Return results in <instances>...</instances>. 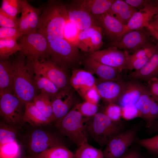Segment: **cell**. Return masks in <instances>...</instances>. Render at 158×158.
<instances>
[{
	"mask_svg": "<svg viewBox=\"0 0 158 158\" xmlns=\"http://www.w3.org/2000/svg\"><path fill=\"white\" fill-rule=\"evenodd\" d=\"M41 11L37 30L47 40L64 39V29L68 19L67 4L60 1L49 0Z\"/></svg>",
	"mask_w": 158,
	"mask_h": 158,
	"instance_id": "cell-1",
	"label": "cell"
},
{
	"mask_svg": "<svg viewBox=\"0 0 158 158\" xmlns=\"http://www.w3.org/2000/svg\"><path fill=\"white\" fill-rule=\"evenodd\" d=\"M13 71V93L25 105L37 95L34 74L25 57L19 52L12 62Z\"/></svg>",
	"mask_w": 158,
	"mask_h": 158,
	"instance_id": "cell-2",
	"label": "cell"
},
{
	"mask_svg": "<svg viewBox=\"0 0 158 158\" xmlns=\"http://www.w3.org/2000/svg\"><path fill=\"white\" fill-rule=\"evenodd\" d=\"M86 126L88 135L102 147L123 132L124 127L121 121H114L103 112H97L93 117L87 118Z\"/></svg>",
	"mask_w": 158,
	"mask_h": 158,
	"instance_id": "cell-3",
	"label": "cell"
},
{
	"mask_svg": "<svg viewBox=\"0 0 158 158\" xmlns=\"http://www.w3.org/2000/svg\"><path fill=\"white\" fill-rule=\"evenodd\" d=\"M87 118L82 115L75 105L64 117L55 122V127L78 147L88 142Z\"/></svg>",
	"mask_w": 158,
	"mask_h": 158,
	"instance_id": "cell-4",
	"label": "cell"
},
{
	"mask_svg": "<svg viewBox=\"0 0 158 158\" xmlns=\"http://www.w3.org/2000/svg\"><path fill=\"white\" fill-rule=\"evenodd\" d=\"M48 41V57L52 61L67 70L79 63L80 55L77 46L70 44L64 39Z\"/></svg>",
	"mask_w": 158,
	"mask_h": 158,
	"instance_id": "cell-5",
	"label": "cell"
},
{
	"mask_svg": "<svg viewBox=\"0 0 158 158\" xmlns=\"http://www.w3.org/2000/svg\"><path fill=\"white\" fill-rule=\"evenodd\" d=\"M28 62L34 73L47 78L60 90L72 88L67 70L51 59H37Z\"/></svg>",
	"mask_w": 158,
	"mask_h": 158,
	"instance_id": "cell-6",
	"label": "cell"
},
{
	"mask_svg": "<svg viewBox=\"0 0 158 158\" xmlns=\"http://www.w3.org/2000/svg\"><path fill=\"white\" fill-rule=\"evenodd\" d=\"M19 52L28 62L48 57L49 45L46 37L37 30L23 34L19 40Z\"/></svg>",
	"mask_w": 158,
	"mask_h": 158,
	"instance_id": "cell-7",
	"label": "cell"
},
{
	"mask_svg": "<svg viewBox=\"0 0 158 158\" xmlns=\"http://www.w3.org/2000/svg\"><path fill=\"white\" fill-rule=\"evenodd\" d=\"M25 105L13 93H0V115L5 122L18 126L23 123Z\"/></svg>",
	"mask_w": 158,
	"mask_h": 158,
	"instance_id": "cell-8",
	"label": "cell"
},
{
	"mask_svg": "<svg viewBox=\"0 0 158 158\" xmlns=\"http://www.w3.org/2000/svg\"><path fill=\"white\" fill-rule=\"evenodd\" d=\"M129 54L127 51H121L115 47L109 46L103 50L86 53V55L87 57L117 68L122 72L124 70L127 69Z\"/></svg>",
	"mask_w": 158,
	"mask_h": 158,
	"instance_id": "cell-9",
	"label": "cell"
},
{
	"mask_svg": "<svg viewBox=\"0 0 158 158\" xmlns=\"http://www.w3.org/2000/svg\"><path fill=\"white\" fill-rule=\"evenodd\" d=\"M151 35L148 30L144 28L127 32L118 40L110 43L109 46L127 51L129 53L133 52V54L151 43Z\"/></svg>",
	"mask_w": 158,
	"mask_h": 158,
	"instance_id": "cell-10",
	"label": "cell"
},
{
	"mask_svg": "<svg viewBox=\"0 0 158 158\" xmlns=\"http://www.w3.org/2000/svg\"><path fill=\"white\" fill-rule=\"evenodd\" d=\"M138 128H133L115 136L107 143L103 151L104 158H119L127 152L135 138Z\"/></svg>",
	"mask_w": 158,
	"mask_h": 158,
	"instance_id": "cell-11",
	"label": "cell"
},
{
	"mask_svg": "<svg viewBox=\"0 0 158 158\" xmlns=\"http://www.w3.org/2000/svg\"><path fill=\"white\" fill-rule=\"evenodd\" d=\"M27 142L30 150L37 155L49 148L63 145L57 136L41 129L32 131L29 135Z\"/></svg>",
	"mask_w": 158,
	"mask_h": 158,
	"instance_id": "cell-12",
	"label": "cell"
},
{
	"mask_svg": "<svg viewBox=\"0 0 158 158\" xmlns=\"http://www.w3.org/2000/svg\"><path fill=\"white\" fill-rule=\"evenodd\" d=\"M127 81L122 78L114 80H96V87L100 98L108 104L116 103L121 97Z\"/></svg>",
	"mask_w": 158,
	"mask_h": 158,
	"instance_id": "cell-13",
	"label": "cell"
},
{
	"mask_svg": "<svg viewBox=\"0 0 158 158\" xmlns=\"http://www.w3.org/2000/svg\"><path fill=\"white\" fill-rule=\"evenodd\" d=\"M102 34L98 25L80 31L77 45L78 48L86 53L99 50L103 44Z\"/></svg>",
	"mask_w": 158,
	"mask_h": 158,
	"instance_id": "cell-14",
	"label": "cell"
},
{
	"mask_svg": "<svg viewBox=\"0 0 158 158\" xmlns=\"http://www.w3.org/2000/svg\"><path fill=\"white\" fill-rule=\"evenodd\" d=\"M21 15L19 29L24 34L37 31L38 29L41 10L30 5L27 1L22 0Z\"/></svg>",
	"mask_w": 158,
	"mask_h": 158,
	"instance_id": "cell-15",
	"label": "cell"
},
{
	"mask_svg": "<svg viewBox=\"0 0 158 158\" xmlns=\"http://www.w3.org/2000/svg\"><path fill=\"white\" fill-rule=\"evenodd\" d=\"M95 17L102 33L111 42L118 40L126 33V25L107 12Z\"/></svg>",
	"mask_w": 158,
	"mask_h": 158,
	"instance_id": "cell-16",
	"label": "cell"
},
{
	"mask_svg": "<svg viewBox=\"0 0 158 158\" xmlns=\"http://www.w3.org/2000/svg\"><path fill=\"white\" fill-rule=\"evenodd\" d=\"M72 89L60 90L51 98L55 122L64 117L74 106Z\"/></svg>",
	"mask_w": 158,
	"mask_h": 158,
	"instance_id": "cell-17",
	"label": "cell"
},
{
	"mask_svg": "<svg viewBox=\"0 0 158 158\" xmlns=\"http://www.w3.org/2000/svg\"><path fill=\"white\" fill-rule=\"evenodd\" d=\"M67 11L69 20L80 31L98 25L96 17L80 7L70 3L67 4Z\"/></svg>",
	"mask_w": 158,
	"mask_h": 158,
	"instance_id": "cell-18",
	"label": "cell"
},
{
	"mask_svg": "<svg viewBox=\"0 0 158 158\" xmlns=\"http://www.w3.org/2000/svg\"><path fill=\"white\" fill-rule=\"evenodd\" d=\"M96 81L92 74L81 69L73 70L70 79L71 87L82 97L88 90L96 87Z\"/></svg>",
	"mask_w": 158,
	"mask_h": 158,
	"instance_id": "cell-19",
	"label": "cell"
},
{
	"mask_svg": "<svg viewBox=\"0 0 158 158\" xmlns=\"http://www.w3.org/2000/svg\"><path fill=\"white\" fill-rule=\"evenodd\" d=\"M85 70L96 75L99 79L104 80H114L121 78V71L119 70L102 63L87 57L84 60Z\"/></svg>",
	"mask_w": 158,
	"mask_h": 158,
	"instance_id": "cell-20",
	"label": "cell"
},
{
	"mask_svg": "<svg viewBox=\"0 0 158 158\" xmlns=\"http://www.w3.org/2000/svg\"><path fill=\"white\" fill-rule=\"evenodd\" d=\"M156 14L155 1H152L145 8L137 11L133 14L126 25V33L146 28L153 17Z\"/></svg>",
	"mask_w": 158,
	"mask_h": 158,
	"instance_id": "cell-21",
	"label": "cell"
},
{
	"mask_svg": "<svg viewBox=\"0 0 158 158\" xmlns=\"http://www.w3.org/2000/svg\"><path fill=\"white\" fill-rule=\"evenodd\" d=\"M147 90L146 86L137 80L133 79L127 81L125 88L116 104L121 108L135 105Z\"/></svg>",
	"mask_w": 158,
	"mask_h": 158,
	"instance_id": "cell-22",
	"label": "cell"
},
{
	"mask_svg": "<svg viewBox=\"0 0 158 158\" xmlns=\"http://www.w3.org/2000/svg\"><path fill=\"white\" fill-rule=\"evenodd\" d=\"M128 77L132 79L147 82L152 78H158V48L142 67L131 72Z\"/></svg>",
	"mask_w": 158,
	"mask_h": 158,
	"instance_id": "cell-23",
	"label": "cell"
},
{
	"mask_svg": "<svg viewBox=\"0 0 158 158\" xmlns=\"http://www.w3.org/2000/svg\"><path fill=\"white\" fill-rule=\"evenodd\" d=\"M115 0H74L71 4L80 7L96 17L107 13Z\"/></svg>",
	"mask_w": 158,
	"mask_h": 158,
	"instance_id": "cell-24",
	"label": "cell"
},
{
	"mask_svg": "<svg viewBox=\"0 0 158 158\" xmlns=\"http://www.w3.org/2000/svg\"><path fill=\"white\" fill-rule=\"evenodd\" d=\"M137 10L126 3L124 0H115L107 12L126 25Z\"/></svg>",
	"mask_w": 158,
	"mask_h": 158,
	"instance_id": "cell-25",
	"label": "cell"
},
{
	"mask_svg": "<svg viewBox=\"0 0 158 158\" xmlns=\"http://www.w3.org/2000/svg\"><path fill=\"white\" fill-rule=\"evenodd\" d=\"M0 60V93H13L14 75L12 62L8 59Z\"/></svg>",
	"mask_w": 158,
	"mask_h": 158,
	"instance_id": "cell-26",
	"label": "cell"
},
{
	"mask_svg": "<svg viewBox=\"0 0 158 158\" xmlns=\"http://www.w3.org/2000/svg\"><path fill=\"white\" fill-rule=\"evenodd\" d=\"M25 123L37 126L48 125L52 122L44 116L32 101L25 104L23 123Z\"/></svg>",
	"mask_w": 158,
	"mask_h": 158,
	"instance_id": "cell-27",
	"label": "cell"
},
{
	"mask_svg": "<svg viewBox=\"0 0 158 158\" xmlns=\"http://www.w3.org/2000/svg\"><path fill=\"white\" fill-rule=\"evenodd\" d=\"M154 100L147 89L135 104L138 112V117L145 121L146 123V126L147 128L150 127V113Z\"/></svg>",
	"mask_w": 158,
	"mask_h": 158,
	"instance_id": "cell-28",
	"label": "cell"
},
{
	"mask_svg": "<svg viewBox=\"0 0 158 158\" xmlns=\"http://www.w3.org/2000/svg\"><path fill=\"white\" fill-rule=\"evenodd\" d=\"M32 102L45 116L51 122H55L51 98L48 95L40 93L35 97Z\"/></svg>",
	"mask_w": 158,
	"mask_h": 158,
	"instance_id": "cell-29",
	"label": "cell"
},
{
	"mask_svg": "<svg viewBox=\"0 0 158 158\" xmlns=\"http://www.w3.org/2000/svg\"><path fill=\"white\" fill-rule=\"evenodd\" d=\"M34 74V80L37 91L48 95L51 98L60 90L48 79L38 74Z\"/></svg>",
	"mask_w": 158,
	"mask_h": 158,
	"instance_id": "cell-30",
	"label": "cell"
},
{
	"mask_svg": "<svg viewBox=\"0 0 158 158\" xmlns=\"http://www.w3.org/2000/svg\"><path fill=\"white\" fill-rule=\"evenodd\" d=\"M18 126L5 121H0V145L17 141L19 133Z\"/></svg>",
	"mask_w": 158,
	"mask_h": 158,
	"instance_id": "cell-31",
	"label": "cell"
},
{
	"mask_svg": "<svg viewBox=\"0 0 158 158\" xmlns=\"http://www.w3.org/2000/svg\"><path fill=\"white\" fill-rule=\"evenodd\" d=\"M35 158H75V154L61 145L47 150L36 155Z\"/></svg>",
	"mask_w": 158,
	"mask_h": 158,
	"instance_id": "cell-32",
	"label": "cell"
},
{
	"mask_svg": "<svg viewBox=\"0 0 158 158\" xmlns=\"http://www.w3.org/2000/svg\"><path fill=\"white\" fill-rule=\"evenodd\" d=\"M20 50V47L16 40L0 39V59H8L10 56Z\"/></svg>",
	"mask_w": 158,
	"mask_h": 158,
	"instance_id": "cell-33",
	"label": "cell"
},
{
	"mask_svg": "<svg viewBox=\"0 0 158 158\" xmlns=\"http://www.w3.org/2000/svg\"><path fill=\"white\" fill-rule=\"evenodd\" d=\"M74 154L75 158H104L103 152L88 142L78 147Z\"/></svg>",
	"mask_w": 158,
	"mask_h": 158,
	"instance_id": "cell-34",
	"label": "cell"
},
{
	"mask_svg": "<svg viewBox=\"0 0 158 158\" xmlns=\"http://www.w3.org/2000/svg\"><path fill=\"white\" fill-rule=\"evenodd\" d=\"M20 145L17 141L0 145V158H19Z\"/></svg>",
	"mask_w": 158,
	"mask_h": 158,
	"instance_id": "cell-35",
	"label": "cell"
},
{
	"mask_svg": "<svg viewBox=\"0 0 158 158\" xmlns=\"http://www.w3.org/2000/svg\"><path fill=\"white\" fill-rule=\"evenodd\" d=\"M22 0H3L1 8L8 15L17 18L21 13Z\"/></svg>",
	"mask_w": 158,
	"mask_h": 158,
	"instance_id": "cell-36",
	"label": "cell"
},
{
	"mask_svg": "<svg viewBox=\"0 0 158 158\" xmlns=\"http://www.w3.org/2000/svg\"><path fill=\"white\" fill-rule=\"evenodd\" d=\"M80 31L68 19L63 30L64 39L70 44L77 46Z\"/></svg>",
	"mask_w": 158,
	"mask_h": 158,
	"instance_id": "cell-37",
	"label": "cell"
},
{
	"mask_svg": "<svg viewBox=\"0 0 158 158\" xmlns=\"http://www.w3.org/2000/svg\"><path fill=\"white\" fill-rule=\"evenodd\" d=\"M136 142L154 155L158 154V135L152 138L137 139Z\"/></svg>",
	"mask_w": 158,
	"mask_h": 158,
	"instance_id": "cell-38",
	"label": "cell"
},
{
	"mask_svg": "<svg viewBox=\"0 0 158 158\" xmlns=\"http://www.w3.org/2000/svg\"><path fill=\"white\" fill-rule=\"evenodd\" d=\"M158 48V44H154L150 43L132 54H130L128 56L127 66L136 59L143 57L151 52L157 50Z\"/></svg>",
	"mask_w": 158,
	"mask_h": 158,
	"instance_id": "cell-39",
	"label": "cell"
},
{
	"mask_svg": "<svg viewBox=\"0 0 158 158\" xmlns=\"http://www.w3.org/2000/svg\"><path fill=\"white\" fill-rule=\"evenodd\" d=\"M82 115L85 118H90L97 113L98 105L85 101L76 105Z\"/></svg>",
	"mask_w": 158,
	"mask_h": 158,
	"instance_id": "cell-40",
	"label": "cell"
},
{
	"mask_svg": "<svg viewBox=\"0 0 158 158\" xmlns=\"http://www.w3.org/2000/svg\"><path fill=\"white\" fill-rule=\"evenodd\" d=\"M103 113L111 120L115 121H121L122 117L121 108L115 103L108 104Z\"/></svg>",
	"mask_w": 158,
	"mask_h": 158,
	"instance_id": "cell-41",
	"label": "cell"
},
{
	"mask_svg": "<svg viewBox=\"0 0 158 158\" xmlns=\"http://www.w3.org/2000/svg\"><path fill=\"white\" fill-rule=\"evenodd\" d=\"M19 20H18L17 18L8 15L0 8V27L19 29Z\"/></svg>",
	"mask_w": 158,
	"mask_h": 158,
	"instance_id": "cell-42",
	"label": "cell"
},
{
	"mask_svg": "<svg viewBox=\"0 0 158 158\" xmlns=\"http://www.w3.org/2000/svg\"><path fill=\"white\" fill-rule=\"evenodd\" d=\"M18 29L7 27H0V39H11L17 40L23 35Z\"/></svg>",
	"mask_w": 158,
	"mask_h": 158,
	"instance_id": "cell-43",
	"label": "cell"
},
{
	"mask_svg": "<svg viewBox=\"0 0 158 158\" xmlns=\"http://www.w3.org/2000/svg\"><path fill=\"white\" fill-rule=\"evenodd\" d=\"M156 51L151 52L143 57L135 60L128 66L127 69L135 71L140 69L147 63Z\"/></svg>",
	"mask_w": 158,
	"mask_h": 158,
	"instance_id": "cell-44",
	"label": "cell"
},
{
	"mask_svg": "<svg viewBox=\"0 0 158 158\" xmlns=\"http://www.w3.org/2000/svg\"><path fill=\"white\" fill-rule=\"evenodd\" d=\"M147 90L154 100L158 103V78H152L147 82Z\"/></svg>",
	"mask_w": 158,
	"mask_h": 158,
	"instance_id": "cell-45",
	"label": "cell"
},
{
	"mask_svg": "<svg viewBox=\"0 0 158 158\" xmlns=\"http://www.w3.org/2000/svg\"><path fill=\"white\" fill-rule=\"evenodd\" d=\"M121 108L122 117L124 119L129 120L138 117L135 105L127 106Z\"/></svg>",
	"mask_w": 158,
	"mask_h": 158,
	"instance_id": "cell-46",
	"label": "cell"
},
{
	"mask_svg": "<svg viewBox=\"0 0 158 158\" xmlns=\"http://www.w3.org/2000/svg\"><path fill=\"white\" fill-rule=\"evenodd\" d=\"M83 98L85 101L97 105L100 97L96 87L88 90Z\"/></svg>",
	"mask_w": 158,
	"mask_h": 158,
	"instance_id": "cell-47",
	"label": "cell"
},
{
	"mask_svg": "<svg viewBox=\"0 0 158 158\" xmlns=\"http://www.w3.org/2000/svg\"><path fill=\"white\" fill-rule=\"evenodd\" d=\"M124 1L134 8L139 10L145 8L152 1L148 0H125Z\"/></svg>",
	"mask_w": 158,
	"mask_h": 158,
	"instance_id": "cell-48",
	"label": "cell"
},
{
	"mask_svg": "<svg viewBox=\"0 0 158 158\" xmlns=\"http://www.w3.org/2000/svg\"><path fill=\"white\" fill-rule=\"evenodd\" d=\"M120 158H141L140 154L137 152L133 150L125 153Z\"/></svg>",
	"mask_w": 158,
	"mask_h": 158,
	"instance_id": "cell-49",
	"label": "cell"
},
{
	"mask_svg": "<svg viewBox=\"0 0 158 158\" xmlns=\"http://www.w3.org/2000/svg\"><path fill=\"white\" fill-rule=\"evenodd\" d=\"M149 25L155 30L158 31V14L155 15L149 23Z\"/></svg>",
	"mask_w": 158,
	"mask_h": 158,
	"instance_id": "cell-50",
	"label": "cell"
},
{
	"mask_svg": "<svg viewBox=\"0 0 158 158\" xmlns=\"http://www.w3.org/2000/svg\"><path fill=\"white\" fill-rule=\"evenodd\" d=\"M148 129L149 133L153 134L158 132V120L154 122Z\"/></svg>",
	"mask_w": 158,
	"mask_h": 158,
	"instance_id": "cell-51",
	"label": "cell"
},
{
	"mask_svg": "<svg viewBox=\"0 0 158 158\" xmlns=\"http://www.w3.org/2000/svg\"><path fill=\"white\" fill-rule=\"evenodd\" d=\"M150 32L152 36H153L155 39L158 41V31L155 30L149 25L146 27Z\"/></svg>",
	"mask_w": 158,
	"mask_h": 158,
	"instance_id": "cell-52",
	"label": "cell"
},
{
	"mask_svg": "<svg viewBox=\"0 0 158 158\" xmlns=\"http://www.w3.org/2000/svg\"><path fill=\"white\" fill-rule=\"evenodd\" d=\"M157 8V14H158V0L155 1Z\"/></svg>",
	"mask_w": 158,
	"mask_h": 158,
	"instance_id": "cell-53",
	"label": "cell"
},
{
	"mask_svg": "<svg viewBox=\"0 0 158 158\" xmlns=\"http://www.w3.org/2000/svg\"><path fill=\"white\" fill-rule=\"evenodd\" d=\"M23 158H32L30 156H25L23 157Z\"/></svg>",
	"mask_w": 158,
	"mask_h": 158,
	"instance_id": "cell-54",
	"label": "cell"
}]
</instances>
